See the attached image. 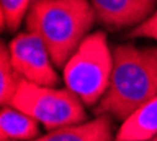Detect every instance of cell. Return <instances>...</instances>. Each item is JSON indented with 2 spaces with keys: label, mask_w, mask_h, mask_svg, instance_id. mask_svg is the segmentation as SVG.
<instances>
[{
  "label": "cell",
  "mask_w": 157,
  "mask_h": 141,
  "mask_svg": "<svg viewBox=\"0 0 157 141\" xmlns=\"http://www.w3.org/2000/svg\"><path fill=\"white\" fill-rule=\"evenodd\" d=\"M95 18L92 4L84 0H40L31 4L26 23L43 40L52 64L65 68Z\"/></svg>",
  "instance_id": "cell-2"
},
{
  "label": "cell",
  "mask_w": 157,
  "mask_h": 141,
  "mask_svg": "<svg viewBox=\"0 0 157 141\" xmlns=\"http://www.w3.org/2000/svg\"><path fill=\"white\" fill-rule=\"evenodd\" d=\"M151 50H153V52H154V54L157 55V48H151Z\"/></svg>",
  "instance_id": "cell-14"
},
{
  "label": "cell",
  "mask_w": 157,
  "mask_h": 141,
  "mask_svg": "<svg viewBox=\"0 0 157 141\" xmlns=\"http://www.w3.org/2000/svg\"><path fill=\"white\" fill-rule=\"evenodd\" d=\"M154 99H157V55L153 50H139L130 44L116 47L109 87L95 113L124 121Z\"/></svg>",
  "instance_id": "cell-1"
},
{
  "label": "cell",
  "mask_w": 157,
  "mask_h": 141,
  "mask_svg": "<svg viewBox=\"0 0 157 141\" xmlns=\"http://www.w3.org/2000/svg\"><path fill=\"white\" fill-rule=\"evenodd\" d=\"M147 141H157V135H156V137H153L151 140H147Z\"/></svg>",
  "instance_id": "cell-13"
},
{
  "label": "cell",
  "mask_w": 157,
  "mask_h": 141,
  "mask_svg": "<svg viewBox=\"0 0 157 141\" xmlns=\"http://www.w3.org/2000/svg\"><path fill=\"white\" fill-rule=\"evenodd\" d=\"M21 75L16 71L11 62L10 51L2 44L0 50V102L3 106H10L17 87L21 82Z\"/></svg>",
  "instance_id": "cell-10"
},
{
  "label": "cell",
  "mask_w": 157,
  "mask_h": 141,
  "mask_svg": "<svg viewBox=\"0 0 157 141\" xmlns=\"http://www.w3.org/2000/svg\"><path fill=\"white\" fill-rule=\"evenodd\" d=\"M96 18L101 24L110 30L140 25L156 9L151 0H95L92 2Z\"/></svg>",
  "instance_id": "cell-6"
},
{
  "label": "cell",
  "mask_w": 157,
  "mask_h": 141,
  "mask_svg": "<svg viewBox=\"0 0 157 141\" xmlns=\"http://www.w3.org/2000/svg\"><path fill=\"white\" fill-rule=\"evenodd\" d=\"M115 126L110 116H98L92 121L61 127L31 141H115Z\"/></svg>",
  "instance_id": "cell-7"
},
{
  "label": "cell",
  "mask_w": 157,
  "mask_h": 141,
  "mask_svg": "<svg viewBox=\"0 0 157 141\" xmlns=\"http://www.w3.org/2000/svg\"><path fill=\"white\" fill-rule=\"evenodd\" d=\"M157 135V99L136 110L122 123L115 141H147Z\"/></svg>",
  "instance_id": "cell-8"
},
{
  "label": "cell",
  "mask_w": 157,
  "mask_h": 141,
  "mask_svg": "<svg viewBox=\"0 0 157 141\" xmlns=\"http://www.w3.org/2000/svg\"><path fill=\"white\" fill-rule=\"evenodd\" d=\"M113 58L103 31L88 35L64 68V80L86 106L103 98L110 82Z\"/></svg>",
  "instance_id": "cell-3"
},
{
  "label": "cell",
  "mask_w": 157,
  "mask_h": 141,
  "mask_svg": "<svg viewBox=\"0 0 157 141\" xmlns=\"http://www.w3.org/2000/svg\"><path fill=\"white\" fill-rule=\"evenodd\" d=\"M31 2L27 0H3L0 3V24L2 30L7 27L10 31H16L21 23L26 11L31 7Z\"/></svg>",
  "instance_id": "cell-11"
},
{
  "label": "cell",
  "mask_w": 157,
  "mask_h": 141,
  "mask_svg": "<svg viewBox=\"0 0 157 141\" xmlns=\"http://www.w3.org/2000/svg\"><path fill=\"white\" fill-rule=\"evenodd\" d=\"M130 38H137V37H147V38H153L157 40V9L153 14L150 16L144 23L135 27L129 33Z\"/></svg>",
  "instance_id": "cell-12"
},
{
  "label": "cell",
  "mask_w": 157,
  "mask_h": 141,
  "mask_svg": "<svg viewBox=\"0 0 157 141\" xmlns=\"http://www.w3.org/2000/svg\"><path fill=\"white\" fill-rule=\"evenodd\" d=\"M11 62L23 79L45 87H55L59 76L51 65V57L36 33H20L9 45Z\"/></svg>",
  "instance_id": "cell-5"
},
{
  "label": "cell",
  "mask_w": 157,
  "mask_h": 141,
  "mask_svg": "<svg viewBox=\"0 0 157 141\" xmlns=\"http://www.w3.org/2000/svg\"><path fill=\"white\" fill-rule=\"evenodd\" d=\"M10 106L43 123L48 131L86 120L82 100L70 89L38 86L26 79H21Z\"/></svg>",
  "instance_id": "cell-4"
},
{
  "label": "cell",
  "mask_w": 157,
  "mask_h": 141,
  "mask_svg": "<svg viewBox=\"0 0 157 141\" xmlns=\"http://www.w3.org/2000/svg\"><path fill=\"white\" fill-rule=\"evenodd\" d=\"M38 121L10 106H3L0 113V138L2 141L36 140Z\"/></svg>",
  "instance_id": "cell-9"
}]
</instances>
